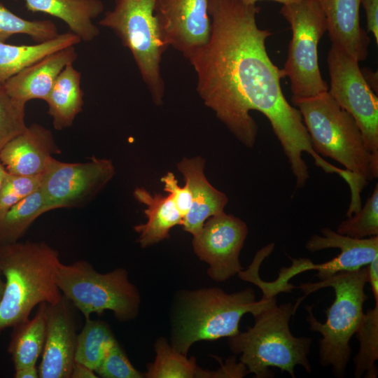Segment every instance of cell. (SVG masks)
Listing matches in <instances>:
<instances>
[{
  "mask_svg": "<svg viewBox=\"0 0 378 378\" xmlns=\"http://www.w3.org/2000/svg\"><path fill=\"white\" fill-rule=\"evenodd\" d=\"M247 234L243 220L223 211L209 218L193 236L194 252L208 263L212 279L225 281L243 270L239 254Z\"/></svg>",
  "mask_w": 378,
  "mask_h": 378,
  "instance_id": "cell-12",
  "label": "cell"
},
{
  "mask_svg": "<svg viewBox=\"0 0 378 378\" xmlns=\"http://www.w3.org/2000/svg\"><path fill=\"white\" fill-rule=\"evenodd\" d=\"M240 1H241L243 3L246 4H255L257 1H262V0H240ZM270 1H274L278 3H281L283 5H288V4H292L294 3H298L302 0H270Z\"/></svg>",
  "mask_w": 378,
  "mask_h": 378,
  "instance_id": "cell-40",
  "label": "cell"
},
{
  "mask_svg": "<svg viewBox=\"0 0 378 378\" xmlns=\"http://www.w3.org/2000/svg\"><path fill=\"white\" fill-rule=\"evenodd\" d=\"M26 8L42 13L63 21L71 32L81 41L90 42L99 35L93 20L102 14L104 4L101 0H24Z\"/></svg>",
  "mask_w": 378,
  "mask_h": 378,
  "instance_id": "cell-20",
  "label": "cell"
},
{
  "mask_svg": "<svg viewBox=\"0 0 378 378\" xmlns=\"http://www.w3.org/2000/svg\"><path fill=\"white\" fill-rule=\"evenodd\" d=\"M26 127L25 106L12 99L0 85V151Z\"/></svg>",
  "mask_w": 378,
  "mask_h": 378,
  "instance_id": "cell-31",
  "label": "cell"
},
{
  "mask_svg": "<svg viewBox=\"0 0 378 378\" xmlns=\"http://www.w3.org/2000/svg\"><path fill=\"white\" fill-rule=\"evenodd\" d=\"M41 175L22 176L8 174L0 190V216L40 188Z\"/></svg>",
  "mask_w": 378,
  "mask_h": 378,
  "instance_id": "cell-32",
  "label": "cell"
},
{
  "mask_svg": "<svg viewBox=\"0 0 378 378\" xmlns=\"http://www.w3.org/2000/svg\"><path fill=\"white\" fill-rule=\"evenodd\" d=\"M94 372L97 375L103 378H141L144 377V374L132 365L117 341L108 350Z\"/></svg>",
  "mask_w": 378,
  "mask_h": 378,
  "instance_id": "cell-33",
  "label": "cell"
},
{
  "mask_svg": "<svg viewBox=\"0 0 378 378\" xmlns=\"http://www.w3.org/2000/svg\"><path fill=\"white\" fill-rule=\"evenodd\" d=\"M155 1L115 0L99 24L111 29L130 50L154 104L160 106L165 90L160 64L167 48L160 36Z\"/></svg>",
  "mask_w": 378,
  "mask_h": 378,
  "instance_id": "cell-8",
  "label": "cell"
},
{
  "mask_svg": "<svg viewBox=\"0 0 378 378\" xmlns=\"http://www.w3.org/2000/svg\"><path fill=\"white\" fill-rule=\"evenodd\" d=\"M368 283L367 266L353 272H342L315 283L300 284L297 288L304 297L319 289L332 287L335 299L325 311L324 323L314 316L312 308L306 306L309 330L322 335L318 342V360L323 367H332L338 378L345 375L351 349L349 342L363 316V304L368 299L365 292Z\"/></svg>",
  "mask_w": 378,
  "mask_h": 378,
  "instance_id": "cell-4",
  "label": "cell"
},
{
  "mask_svg": "<svg viewBox=\"0 0 378 378\" xmlns=\"http://www.w3.org/2000/svg\"><path fill=\"white\" fill-rule=\"evenodd\" d=\"M271 298L262 295L256 301L251 288L231 294L218 288L190 293L177 316L173 347L186 355L196 342L237 335L242 316L247 313L255 315Z\"/></svg>",
  "mask_w": 378,
  "mask_h": 378,
  "instance_id": "cell-6",
  "label": "cell"
},
{
  "mask_svg": "<svg viewBox=\"0 0 378 378\" xmlns=\"http://www.w3.org/2000/svg\"><path fill=\"white\" fill-rule=\"evenodd\" d=\"M57 283L62 295L85 319L92 314L101 315L106 310L112 311L120 321L133 319L138 314L139 293L123 268L100 273L84 260L61 262Z\"/></svg>",
  "mask_w": 378,
  "mask_h": 378,
  "instance_id": "cell-7",
  "label": "cell"
},
{
  "mask_svg": "<svg viewBox=\"0 0 378 378\" xmlns=\"http://www.w3.org/2000/svg\"><path fill=\"white\" fill-rule=\"evenodd\" d=\"M205 161L201 157L183 158L177 164L191 194V206L183 218V230L197 234L211 216L224 211L228 202L225 194L219 191L204 174Z\"/></svg>",
  "mask_w": 378,
  "mask_h": 378,
  "instance_id": "cell-19",
  "label": "cell"
},
{
  "mask_svg": "<svg viewBox=\"0 0 378 378\" xmlns=\"http://www.w3.org/2000/svg\"><path fill=\"white\" fill-rule=\"evenodd\" d=\"M330 94L354 118L367 149L378 159V99L358 61L331 46L328 55Z\"/></svg>",
  "mask_w": 378,
  "mask_h": 378,
  "instance_id": "cell-10",
  "label": "cell"
},
{
  "mask_svg": "<svg viewBox=\"0 0 378 378\" xmlns=\"http://www.w3.org/2000/svg\"><path fill=\"white\" fill-rule=\"evenodd\" d=\"M60 152L51 131L33 123L3 147L0 162L9 174L38 176L44 172L50 158Z\"/></svg>",
  "mask_w": 378,
  "mask_h": 378,
  "instance_id": "cell-16",
  "label": "cell"
},
{
  "mask_svg": "<svg viewBox=\"0 0 378 378\" xmlns=\"http://www.w3.org/2000/svg\"><path fill=\"white\" fill-rule=\"evenodd\" d=\"M280 13L292 30L288 57L282 69L290 82L293 99H304L328 91L318 62V45L327 31L325 15L316 0L283 5Z\"/></svg>",
  "mask_w": 378,
  "mask_h": 378,
  "instance_id": "cell-9",
  "label": "cell"
},
{
  "mask_svg": "<svg viewBox=\"0 0 378 378\" xmlns=\"http://www.w3.org/2000/svg\"><path fill=\"white\" fill-rule=\"evenodd\" d=\"M94 370L79 363L75 362L70 378H97Z\"/></svg>",
  "mask_w": 378,
  "mask_h": 378,
  "instance_id": "cell-37",
  "label": "cell"
},
{
  "mask_svg": "<svg viewBox=\"0 0 378 378\" xmlns=\"http://www.w3.org/2000/svg\"><path fill=\"white\" fill-rule=\"evenodd\" d=\"M363 76L370 88L377 92V72H372L370 69H361Z\"/></svg>",
  "mask_w": 378,
  "mask_h": 378,
  "instance_id": "cell-39",
  "label": "cell"
},
{
  "mask_svg": "<svg viewBox=\"0 0 378 378\" xmlns=\"http://www.w3.org/2000/svg\"><path fill=\"white\" fill-rule=\"evenodd\" d=\"M296 309L290 302L278 305L276 296L253 316L254 325L245 332L229 337L230 350L241 354L240 361L256 378L274 377L270 368L275 367L295 378V367L312 372L308 358L312 339L295 337L289 328Z\"/></svg>",
  "mask_w": 378,
  "mask_h": 378,
  "instance_id": "cell-3",
  "label": "cell"
},
{
  "mask_svg": "<svg viewBox=\"0 0 378 378\" xmlns=\"http://www.w3.org/2000/svg\"><path fill=\"white\" fill-rule=\"evenodd\" d=\"M260 10L240 0H209V41L186 59L197 74L196 90L204 104L244 145L253 147L258 136L250 111L267 117L288 158L297 190L309 177L304 152L326 173L335 166L315 152L299 110L284 95V74L266 50L272 33L256 22Z\"/></svg>",
  "mask_w": 378,
  "mask_h": 378,
  "instance_id": "cell-1",
  "label": "cell"
},
{
  "mask_svg": "<svg viewBox=\"0 0 378 378\" xmlns=\"http://www.w3.org/2000/svg\"><path fill=\"white\" fill-rule=\"evenodd\" d=\"M61 262L59 252L44 241L0 245V270L5 280L0 335L29 318L36 305L52 304L62 299L57 283Z\"/></svg>",
  "mask_w": 378,
  "mask_h": 378,
  "instance_id": "cell-2",
  "label": "cell"
},
{
  "mask_svg": "<svg viewBox=\"0 0 378 378\" xmlns=\"http://www.w3.org/2000/svg\"><path fill=\"white\" fill-rule=\"evenodd\" d=\"M114 174V166L107 159L92 157L85 162L69 163L51 157L39 188L48 211L77 207L91 200Z\"/></svg>",
  "mask_w": 378,
  "mask_h": 378,
  "instance_id": "cell-11",
  "label": "cell"
},
{
  "mask_svg": "<svg viewBox=\"0 0 378 378\" xmlns=\"http://www.w3.org/2000/svg\"><path fill=\"white\" fill-rule=\"evenodd\" d=\"M46 303L40 304L32 318L13 327L8 352L11 356L15 370L36 365L46 341Z\"/></svg>",
  "mask_w": 378,
  "mask_h": 378,
  "instance_id": "cell-24",
  "label": "cell"
},
{
  "mask_svg": "<svg viewBox=\"0 0 378 378\" xmlns=\"http://www.w3.org/2000/svg\"><path fill=\"white\" fill-rule=\"evenodd\" d=\"M321 235L314 234L306 242L305 248L311 253L326 248H337L340 253L332 260L314 264L309 259L305 270H315L319 280L342 272H353L369 265L378 257V236L363 239L341 234L328 227L321 230Z\"/></svg>",
  "mask_w": 378,
  "mask_h": 378,
  "instance_id": "cell-15",
  "label": "cell"
},
{
  "mask_svg": "<svg viewBox=\"0 0 378 378\" xmlns=\"http://www.w3.org/2000/svg\"><path fill=\"white\" fill-rule=\"evenodd\" d=\"M367 18V27L371 31L378 43V0H362Z\"/></svg>",
  "mask_w": 378,
  "mask_h": 378,
  "instance_id": "cell-35",
  "label": "cell"
},
{
  "mask_svg": "<svg viewBox=\"0 0 378 378\" xmlns=\"http://www.w3.org/2000/svg\"><path fill=\"white\" fill-rule=\"evenodd\" d=\"M316 1L325 15L332 46L358 62L364 61L370 38L360 24L362 0Z\"/></svg>",
  "mask_w": 378,
  "mask_h": 378,
  "instance_id": "cell-18",
  "label": "cell"
},
{
  "mask_svg": "<svg viewBox=\"0 0 378 378\" xmlns=\"http://www.w3.org/2000/svg\"><path fill=\"white\" fill-rule=\"evenodd\" d=\"M15 378H38V369L36 365L25 366L15 370Z\"/></svg>",
  "mask_w": 378,
  "mask_h": 378,
  "instance_id": "cell-38",
  "label": "cell"
},
{
  "mask_svg": "<svg viewBox=\"0 0 378 378\" xmlns=\"http://www.w3.org/2000/svg\"><path fill=\"white\" fill-rule=\"evenodd\" d=\"M209 0H155L154 15L160 38L188 58L209 41Z\"/></svg>",
  "mask_w": 378,
  "mask_h": 378,
  "instance_id": "cell-13",
  "label": "cell"
},
{
  "mask_svg": "<svg viewBox=\"0 0 378 378\" xmlns=\"http://www.w3.org/2000/svg\"><path fill=\"white\" fill-rule=\"evenodd\" d=\"M367 269L368 282L371 286L375 302H378V257L367 265Z\"/></svg>",
  "mask_w": 378,
  "mask_h": 378,
  "instance_id": "cell-36",
  "label": "cell"
},
{
  "mask_svg": "<svg viewBox=\"0 0 378 378\" xmlns=\"http://www.w3.org/2000/svg\"><path fill=\"white\" fill-rule=\"evenodd\" d=\"M77 57L75 46L58 50L22 69L3 87L8 95L20 104L26 106L32 99L45 101L58 75Z\"/></svg>",
  "mask_w": 378,
  "mask_h": 378,
  "instance_id": "cell-17",
  "label": "cell"
},
{
  "mask_svg": "<svg viewBox=\"0 0 378 378\" xmlns=\"http://www.w3.org/2000/svg\"><path fill=\"white\" fill-rule=\"evenodd\" d=\"M115 342L106 322L86 318L82 330L77 335L75 362L95 371Z\"/></svg>",
  "mask_w": 378,
  "mask_h": 378,
  "instance_id": "cell-26",
  "label": "cell"
},
{
  "mask_svg": "<svg viewBox=\"0 0 378 378\" xmlns=\"http://www.w3.org/2000/svg\"><path fill=\"white\" fill-rule=\"evenodd\" d=\"M83 97L81 74L73 64H69L58 75L45 100L48 113L56 130H62L73 125L83 110Z\"/></svg>",
  "mask_w": 378,
  "mask_h": 378,
  "instance_id": "cell-22",
  "label": "cell"
},
{
  "mask_svg": "<svg viewBox=\"0 0 378 378\" xmlns=\"http://www.w3.org/2000/svg\"><path fill=\"white\" fill-rule=\"evenodd\" d=\"M8 174V173L7 172L4 167L2 165V164L0 162V190L6 181Z\"/></svg>",
  "mask_w": 378,
  "mask_h": 378,
  "instance_id": "cell-41",
  "label": "cell"
},
{
  "mask_svg": "<svg viewBox=\"0 0 378 378\" xmlns=\"http://www.w3.org/2000/svg\"><path fill=\"white\" fill-rule=\"evenodd\" d=\"M48 212L40 188L0 216V245L18 241L31 224Z\"/></svg>",
  "mask_w": 378,
  "mask_h": 378,
  "instance_id": "cell-25",
  "label": "cell"
},
{
  "mask_svg": "<svg viewBox=\"0 0 378 378\" xmlns=\"http://www.w3.org/2000/svg\"><path fill=\"white\" fill-rule=\"evenodd\" d=\"M156 357L147 365L144 377L148 378H192L206 377L207 372L196 365L195 358H187L186 355L170 346L164 338L155 344Z\"/></svg>",
  "mask_w": 378,
  "mask_h": 378,
  "instance_id": "cell-27",
  "label": "cell"
},
{
  "mask_svg": "<svg viewBox=\"0 0 378 378\" xmlns=\"http://www.w3.org/2000/svg\"><path fill=\"white\" fill-rule=\"evenodd\" d=\"M73 304L64 296L46 307V335L40 378H70L75 363L77 335Z\"/></svg>",
  "mask_w": 378,
  "mask_h": 378,
  "instance_id": "cell-14",
  "label": "cell"
},
{
  "mask_svg": "<svg viewBox=\"0 0 378 378\" xmlns=\"http://www.w3.org/2000/svg\"><path fill=\"white\" fill-rule=\"evenodd\" d=\"M318 155L330 158L365 186L378 176V159L367 149L354 118L328 91L314 97L293 99Z\"/></svg>",
  "mask_w": 378,
  "mask_h": 378,
  "instance_id": "cell-5",
  "label": "cell"
},
{
  "mask_svg": "<svg viewBox=\"0 0 378 378\" xmlns=\"http://www.w3.org/2000/svg\"><path fill=\"white\" fill-rule=\"evenodd\" d=\"M134 197L147 207L144 210L147 222L134 227L139 234L138 241L141 247L145 248L169 238V231L173 227L183 225V218L169 195L151 194L145 188H136Z\"/></svg>",
  "mask_w": 378,
  "mask_h": 378,
  "instance_id": "cell-21",
  "label": "cell"
},
{
  "mask_svg": "<svg viewBox=\"0 0 378 378\" xmlns=\"http://www.w3.org/2000/svg\"><path fill=\"white\" fill-rule=\"evenodd\" d=\"M15 34L27 35L37 43L54 38L59 33L52 21L27 20L0 4V42H6Z\"/></svg>",
  "mask_w": 378,
  "mask_h": 378,
  "instance_id": "cell-29",
  "label": "cell"
},
{
  "mask_svg": "<svg viewBox=\"0 0 378 378\" xmlns=\"http://www.w3.org/2000/svg\"><path fill=\"white\" fill-rule=\"evenodd\" d=\"M352 238L378 236V184L360 209L342 221L337 231Z\"/></svg>",
  "mask_w": 378,
  "mask_h": 378,
  "instance_id": "cell-30",
  "label": "cell"
},
{
  "mask_svg": "<svg viewBox=\"0 0 378 378\" xmlns=\"http://www.w3.org/2000/svg\"><path fill=\"white\" fill-rule=\"evenodd\" d=\"M3 276H4L0 270V302L1 300L5 287V280L3 279Z\"/></svg>",
  "mask_w": 378,
  "mask_h": 378,
  "instance_id": "cell-42",
  "label": "cell"
},
{
  "mask_svg": "<svg viewBox=\"0 0 378 378\" xmlns=\"http://www.w3.org/2000/svg\"><path fill=\"white\" fill-rule=\"evenodd\" d=\"M160 180L164 183V190L172 197L177 209L184 218L190 209L192 202L191 194L188 186L186 184L183 187L180 186L174 174L170 172Z\"/></svg>",
  "mask_w": 378,
  "mask_h": 378,
  "instance_id": "cell-34",
  "label": "cell"
},
{
  "mask_svg": "<svg viewBox=\"0 0 378 378\" xmlns=\"http://www.w3.org/2000/svg\"><path fill=\"white\" fill-rule=\"evenodd\" d=\"M359 342V349L354 358V377L376 378L378 359V302L372 309L363 314L360 323L355 333Z\"/></svg>",
  "mask_w": 378,
  "mask_h": 378,
  "instance_id": "cell-28",
  "label": "cell"
},
{
  "mask_svg": "<svg viewBox=\"0 0 378 378\" xmlns=\"http://www.w3.org/2000/svg\"><path fill=\"white\" fill-rule=\"evenodd\" d=\"M80 42V38L71 31L59 34L49 41L32 45H12L0 42V85L42 57Z\"/></svg>",
  "mask_w": 378,
  "mask_h": 378,
  "instance_id": "cell-23",
  "label": "cell"
}]
</instances>
